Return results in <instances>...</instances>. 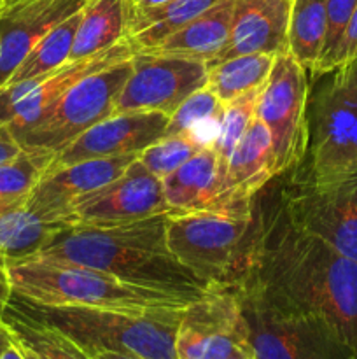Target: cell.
Masks as SVG:
<instances>
[{"label": "cell", "mask_w": 357, "mask_h": 359, "mask_svg": "<svg viewBox=\"0 0 357 359\" xmlns=\"http://www.w3.org/2000/svg\"><path fill=\"white\" fill-rule=\"evenodd\" d=\"M258 287L270 300L331 330L357 353V262L298 230L280 202L254 219L226 280Z\"/></svg>", "instance_id": "cell-1"}, {"label": "cell", "mask_w": 357, "mask_h": 359, "mask_svg": "<svg viewBox=\"0 0 357 359\" xmlns=\"http://www.w3.org/2000/svg\"><path fill=\"white\" fill-rule=\"evenodd\" d=\"M170 214L115 226H62L34 258L88 266L195 302L217 286L182 265L167 244Z\"/></svg>", "instance_id": "cell-2"}, {"label": "cell", "mask_w": 357, "mask_h": 359, "mask_svg": "<svg viewBox=\"0 0 357 359\" xmlns=\"http://www.w3.org/2000/svg\"><path fill=\"white\" fill-rule=\"evenodd\" d=\"M13 297L46 307H90L132 314H164L192 302L135 286L88 266L28 258L7 266ZM196 302V300H195Z\"/></svg>", "instance_id": "cell-3"}, {"label": "cell", "mask_w": 357, "mask_h": 359, "mask_svg": "<svg viewBox=\"0 0 357 359\" xmlns=\"http://www.w3.org/2000/svg\"><path fill=\"white\" fill-rule=\"evenodd\" d=\"M9 307L58 330L90 356L119 353L144 359H177L175 335L184 309L164 314H132L90 307H46L14 297Z\"/></svg>", "instance_id": "cell-4"}, {"label": "cell", "mask_w": 357, "mask_h": 359, "mask_svg": "<svg viewBox=\"0 0 357 359\" xmlns=\"http://www.w3.org/2000/svg\"><path fill=\"white\" fill-rule=\"evenodd\" d=\"M307 102V147L293 174L315 182L357 174V60L314 76ZM289 174V172H287Z\"/></svg>", "instance_id": "cell-5"}, {"label": "cell", "mask_w": 357, "mask_h": 359, "mask_svg": "<svg viewBox=\"0 0 357 359\" xmlns=\"http://www.w3.org/2000/svg\"><path fill=\"white\" fill-rule=\"evenodd\" d=\"M237 291L254 359H354L356 353L331 330L301 316L244 280H226Z\"/></svg>", "instance_id": "cell-6"}, {"label": "cell", "mask_w": 357, "mask_h": 359, "mask_svg": "<svg viewBox=\"0 0 357 359\" xmlns=\"http://www.w3.org/2000/svg\"><path fill=\"white\" fill-rule=\"evenodd\" d=\"M254 202L170 216L168 249L196 276L212 284L226 283L252 226Z\"/></svg>", "instance_id": "cell-7"}, {"label": "cell", "mask_w": 357, "mask_h": 359, "mask_svg": "<svg viewBox=\"0 0 357 359\" xmlns=\"http://www.w3.org/2000/svg\"><path fill=\"white\" fill-rule=\"evenodd\" d=\"M130 72L132 58L80 79L18 139L20 146L58 154L80 133L115 114V102Z\"/></svg>", "instance_id": "cell-8"}, {"label": "cell", "mask_w": 357, "mask_h": 359, "mask_svg": "<svg viewBox=\"0 0 357 359\" xmlns=\"http://www.w3.org/2000/svg\"><path fill=\"white\" fill-rule=\"evenodd\" d=\"M279 202L298 230L357 262V174L315 182L290 172Z\"/></svg>", "instance_id": "cell-9"}, {"label": "cell", "mask_w": 357, "mask_h": 359, "mask_svg": "<svg viewBox=\"0 0 357 359\" xmlns=\"http://www.w3.org/2000/svg\"><path fill=\"white\" fill-rule=\"evenodd\" d=\"M308 91V72L294 56L289 51L275 56L255 104V118L268 128L272 139L275 177L286 175L303 161Z\"/></svg>", "instance_id": "cell-10"}, {"label": "cell", "mask_w": 357, "mask_h": 359, "mask_svg": "<svg viewBox=\"0 0 357 359\" xmlns=\"http://www.w3.org/2000/svg\"><path fill=\"white\" fill-rule=\"evenodd\" d=\"M177 359H227L252 354L240 300L230 283L217 284L182 311Z\"/></svg>", "instance_id": "cell-11"}, {"label": "cell", "mask_w": 357, "mask_h": 359, "mask_svg": "<svg viewBox=\"0 0 357 359\" xmlns=\"http://www.w3.org/2000/svg\"><path fill=\"white\" fill-rule=\"evenodd\" d=\"M206 63L174 55L133 51L132 72L115 102L119 112L172 116L195 91L206 86Z\"/></svg>", "instance_id": "cell-12"}, {"label": "cell", "mask_w": 357, "mask_h": 359, "mask_svg": "<svg viewBox=\"0 0 357 359\" xmlns=\"http://www.w3.org/2000/svg\"><path fill=\"white\" fill-rule=\"evenodd\" d=\"M170 214L163 182L136 158L118 179L77 198L63 217V226H115Z\"/></svg>", "instance_id": "cell-13"}, {"label": "cell", "mask_w": 357, "mask_h": 359, "mask_svg": "<svg viewBox=\"0 0 357 359\" xmlns=\"http://www.w3.org/2000/svg\"><path fill=\"white\" fill-rule=\"evenodd\" d=\"M133 49L128 41L115 44L98 55L72 60L48 76L37 79L10 83L0 88V123L7 125L14 139L27 133L46 111L63 97L70 88L90 74L132 58Z\"/></svg>", "instance_id": "cell-14"}, {"label": "cell", "mask_w": 357, "mask_h": 359, "mask_svg": "<svg viewBox=\"0 0 357 359\" xmlns=\"http://www.w3.org/2000/svg\"><path fill=\"white\" fill-rule=\"evenodd\" d=\"M140 153L51 165L27 198V209L46 223L62 224L69 207L86 193L118 179Z\"/></svg>", "instance_id": "cell-15"}, {"label": "cell", "mask_w": 357, "mask_h": 359, "mask_svg": "<svg viewBox=\"0 0 357 359\" xmlns=\"http://www.w3.org/2000/svg\"><path fill=\"white\" fill-rule=\"evenodd\" d=\"M170 116L161 112H119L97 123L63 147L52 165L142 153L167 137Z\"/></svg>", "instance_id": "cell-16"}, {"label": "cell", "mask_w": 357, "mask_h": 359, "mask_svg": "<svg viewBox=\"0 0 357 359\" xmlns=\"http://www.w3.org/2000/svg\"><path fill=\"white\" fill-rule=\"evenodd\" d=\"M88 0H20L0 13V88L28 53L62 21L83 11Z\"/></svg>", "instance_id": "cell-17"}, {"label": "cell", "mask_w": 357, "mask_h": 359, "mask_svg": "<svg viewBox=\"0 0 357 359\" xmlns=\"http://www.w3.org/2000/svg\"><path fill=\"white\" fill-rule=\"evenodd\" d=\"M289 14L290 0H234L230 39L206 65L240 55L287 53Z\"/></svg>", "instance_id": "cell-18"}, {"label": "cell", "mask_w": 357, "mask_h": 359, "mask_svg": "<svg viewBox=\"0 0 357 359\" xmlns=\"http://www.w3.org/2000/svg\"><path fill=\"white\" fill-rule=\"evenodd\" d=\"M273 179L275 172L270 132L258 118H254L224 168L220 207L254 202L259 191Z\"/></svg>", "instance_id": "cell-19"}, {"label": "cell", "mask_w": 357, "mask_h": 359, "mask_svg": "<svg viewBox=\"0 0 357 359\" xmlns=\"http://www.w3.org/2000/svg\"><path fill=\"white\" fill-rule=\"evenodd\" d=\"M170 216L220 207L223 170L212 147H205L163 179Z\"/></svg>", "instance_id": "cell-20"}, {"label": "cell", "mask_w": 357, "mask_h": 359, "mask_svg": "<svg viewBox=\"0 0 357 359\" xmlns=\"http://www.w3.org/2000/svg\"><path fill=\"white\" fill-rule=\"evenodd\" d=\"M233 6L234 0H220L217 6L200 14L196 20L161 41L160 44L142 51L184 56L205 63L212 62L230 39Z\"/></svg>", "instance_id": "cell-21"}, {"label": "cell", "mask_w": 357, "mask_h": 359, "mask_svg": "<svg viewBox=\"0 0 357 359\" xmlns=\"http://www.w3.org/2000/svg\"><path fill=\"white\" fill-rule=\"evenodd\" d=\"M219 2L220 0H167L153 7L130 9L126 41L133 51L153 48Z\"/></svg>", "instance_id": "cell-22"}, {"label": "cell", "mask_w": 357, "mask_h": 359, "mask_svg": "<svg viewBox=\"0 0 357 359\" xmlns=\"http://www.w3.org/2000/svg\"><path fill=\"white\" fill-rule=\"evenodd\" d=\"M128 16V0H88L80 11L69 62L98 55L125 41Z\"/></svg>", "instance_id": "cell-23"}, {"label": "cell", "mask_w": 357, "mask_h": 359, "mask_svg": "<svg viewBox=\"0 0 357 359\" xmlns=\"http://www.w3.org/2000/svg\"><path fill=\"white\" fill-rule=\"evenodd\" d=\"M62 224L46 223L27 209V200L0 203V266L34 258Z\"/></svg>", "instance_id": "cell-24"}, {"label": "cell", "mask_w": 357, "mask_h": 359, "mask_svg": "<svg viewBox=\"0 0 357 359\" xmlns=\"http://www.w3.org/2000/svg\"><path fill=\"white\" fill-rule=\"evenodd\" d=\"M275 56L240 55L206 65V90L223 104L234 100L247 91L262 86L268 79Z\"/></svg>", "instance_id": "cell-25"}, {"label": "cell", "mask_w": 357, "mask_h": 359, "mask_svg": "<svg viewBox=\"0 0 357 359\" xmlns=\"http://www.w3.org/2000/svg\"><path fill=\"white\" fill-rule=\"evenodd\" d=\"M289 53L307 72H314L326 39V0H290Z\"/></svg>", "instance_id": "cell-26"}, {"label": "cell", "mask_w": 357, "mask_h": 359, "mask_svg": "<svg viewBox=\"0 0 357 359\" xmlns=\"http://www.w3.org/2000/svg\"><path fill=\"white\" fill-rule=\"evenodd\" d=\"M223 116L224 104L205 86L186 98L170 116L167 137H191L203 146H212L219 133Z\"/></svg>", "instance_id": "cell-27"}, {"label": "cell", "mask_w": 357, "mask_h": 359, "mask_svg": "<svg viewBox=\"0 0 357 359\" xmlns=\"http://www.w3.org/2000/svg\"><path fill=\"white\" fill-rule=\"evenodd\" d=\"M80 20V11L70 16L69 20L62 21L58 27L52 28L34 49L27 55L14 76L10 77V83H21V81L37 79V77L48 76L49 72L56 70L58 67L65 65L70 58L72 51L74 37H76L77 25ZM6 84V86H7Z\"/></svg>", "instance_id": "cell-28"}, {"label": "cell", "mask_w": 357, "mask_h": 359, "mask_svg": "<svg viewBox=\"0 0 357 359\" xmlns=\"http://www.w3.org/2000/svg\"><path fill=\"white\" fill-rule=\"evenodd\" d=\"M4 319L13 330L16 342L38 359H91L90 354L58 330L41 325L10 307H7Z\"/></svg>", "instance_id": "cell-29"}, {"label": "cell", "mask_w": 357, "mask_h": 359, "mask_svg": "<svg viewBox=\"0 0 357 359\" xmlns=\"http://www.w3.org/2000/svg\"><path fill=\"white\" fill-rule=\"evenodd\" d=\"M55 156L51 151L23 147L16 156L0 163V203L27 200Z\"/></svg>", "instance_id": "cell-30"}, {"label": "cell", "mask_w": 357, "mask_h": 359, "mask_svg": "<svg viewBox=\"0 0 357 359\" xmlns=\"http://www.w3.org/2000/svg\"><path fill=\"white\" fill-rule=\"evenodd\" d=\"M259 91H261V86L247 91V93L240 95L234 100L224 104V116L223 121H220L219 133H217L216 140L210 146L214 149V153H216L217 160H219L223 174L231 153L234 151L237 144L240 142L244 133L247 132L248 125L254 121Z\"/></svg>", "instance_id": "cell-31"}, {"label": "cell", "mask_w": 357, "mask_h": 359, "mask_svg": "<svg viewBox=\"0 0 357 359\" xmlns=\"http://www.w3.org/2000/svg\"><path fill=\"white\" fill-rule=\"evenodd\" d=\"M205 147L209 146H203V144L196 142L191 137H163V139L158 140L156 144H153V146H149L147 149H144L142 153L139 154V161L150 172V174H154L158 179L163 181L167 175H170L172 172L177 170L181 165H184L186 161L191 160L195 154H198L200 151L205 149Z\"/></svg>", "instance_id": "cell-32"}, {"label": "cell", "mask_w": 357, "mask_h": 359, "mask_svg": "<svg viewBox=\"0 0 357 359\" xmlns=\"http://www.w3.org/2000/svg\"><path fill=\"white\" fill-rule=\"evenodd\" d=\"M357 7V0H326V39L322 55L318 58L312 77L321 76L328 70L329 62L335 55L336 48L342 42L345 35L346 27H349L352 14Z\"/></svg>", "instance_id": "cell-33"}, {"label": "cell", "mask_w": 357, "mask_h": 359, "mask_svg": "<svg viewBox=\"0 0 357 359\" xmlns=\"http://www.w3.org/2000/svg\"><path fill=\"white\" fill-rule=\"evenodd\" d=\"M354 60H357V7L356 11H354L352 20H350L349 27H346L345 30V35H343L342 42H340V46L336 48L335 55H332L326 72H329V70L332 69H338V67L345 65V63L349 62H354Z\"/></svg>", "instance_id": "cell-34"}, {"label": "cell", "mask_w": 357, "mask_h": 359, "mask_svg": "<svg viewBox=\"0 0 357 359\" xmlns=\"http://www.w3.org/2000/svg\"><path fill=\"white\" fill-rule=\"evenodd\" d=\"M23 147L20 146L14 135L10 133V130L7 128V125L0 123V163L10 160V158L16 156Z\"/></svg>", "instance_id": "cell-35"}, {"label": "cell", "mask_w": 357, "mask_h": 359, "mask_svg": "<svg viewBox=\"0 0 357 359\" xmlns=\"http://www.w3.org/2000/svg\"><path fill=\"white\" fill-rule=\"evenodd\" d=\"M10 298H13V287H10L9 272L6 266H0V319L6 314Z\"/></svg>", "instance_id": "cell-36"}, {"label": "cell", "mask_w": 357, "mask_h": 359, "mask_svg": "<svg viewBox=\"0 0 357 359\" xmlns=\"http://www.w3.org/2000/svg\"><path fill=\"white\" fill-rule=\"evenodd\" d=\"M14 342H16V337H14L13 330H10V326L7 325L6 319L2 318L0 319V359H2L4 353H6Z\"/></svg>", "instance_id": "cell-37"}, {"label": "cell", "mask_w": 357, "mask_h": 359, "mask_svg": "<svg viewBox=\"0 0 357 359\" xmlns=\"http://www.w3.org/2000/svg\"><path fill=\"white\" fill-rule=\"evenodd\" d=\"M91 359H144L132 354H119V353H97L91 354Z\"/></svg>", "instance_id": "cell-38"}, {"label": "cell", "mask_w": 357, "mask_h": 359, "mask_svg": "<svg viewBox=\"0 0 357 359\" xmlns=\"http://www.w3.org/2000/svg\"><path fill=\"white\" fill-rule=\"evenodd\" d=\"M167 0H128V6L130 9H144V7H153Z\"/></svg>", "instance_id": "cell-39"}, {"label": "cell", "mask_w": 357, "mask_h": 359, "mask_svg": "<svg viewBox=\"0 0 357 359\" xmlns=\"http://www.w3.org/2000/svg\"><path fill=\"white\" fill-rule=\"evenodd\" d=\"M2 359H27V358H24L23 351H21V347L18 346V342H14L13 346H10L6 353H4Z\"/></svg>", "instance_id": "cell-40"}, {"label": "cell", "mask_w": 357, "mask_h": 359, "mask_svg": "<svg viewBox=\"0 0 357 359\" xmlns=\"http://www.w3.org/2000/svg\"><path fill=\"white\" fill-rule=\"evenodd\" d=\"M18 346H20V344H18ZM20 347H21V351H23L24 358H27V359H38L37 356H35V354H34V353H30V351H28V349H24V347H23V346H20Z\"/></svg>", "instance_id": "cell-41"}, {"label": "cell", "mask_w": 357, "mask_h": 359, "mask_svg": "<svg viewBox=\"0 0 357 359\" xmlns=\"http://www.w3.org/2000/svg\"><path fill=\"white\" fill-rule=\"evenodd\" d=\"M252 354H241V356H233V358H227V359H248Z\"/></svg>", "instance_id": "cell-42"}, {"label": "cell", "mask_w": 357, "mask_h": 359, "mask_svg": "<svg viewBox=\"0 0 357 359\" xmlns=\"http://www.w3.org/2000/svg\"><path fill=\"white\" fill-rule=\"evenodd\" d=\"M20 2V0H6V6H10V4H16Z\"/></svg>", "instance_id": "cell-43"}, {"label": "cell", "mask_w": 357, "mask_h": 359, "mask_svg": "<svg viewBox=\"0 0 357 359\" xmlns=\"http://www.w3.org/2000/svg\"><path fill=\"white\" fill-rule=\"evenodd\" d=\"M4 7H6V0H0V13H2Z\"/></svg>", "instance_id": "cell-44"}, {"label": "cell", "mask_w": 357, "mask_h": 359, "mask_svg": "<svg viewBox=\"0 0 357 359\" xmlns=\"http://www.w3.org/2000/svg\"><path fill=\"white\" fill-rule=\"evenodd\" d=\"M354 359H357V353H356V358H354Z\"/></svg>", "instance_id": "cell-45"}, {"label": "cell", "mask_w": 357, "mask_h": 359, "mask_svg": "<svg viewBox=\"0 0 357 359\" xmlns=\"http://www.w3.org/2000/svg\"><path fill=\"white\" fill-rule=\"evenodd\" d=\"M248 359H254V358H252V356H251V358H248Z\"/></svg>", "instance_id": "cell-46"}, {"label": "cell", "mask_w": 357, "mask_h": 359, "mask_svg": "<svg viewBox=\"0 0 357 359\" xmlns=\"http://www.w3.org/2000/svg\"><path fill=\"white\" fill-rule=\"evenodd\" d=\"M354 358H356V356H354Z\"/></svg>", "instance_id": "cell-47"}]
</instances>
